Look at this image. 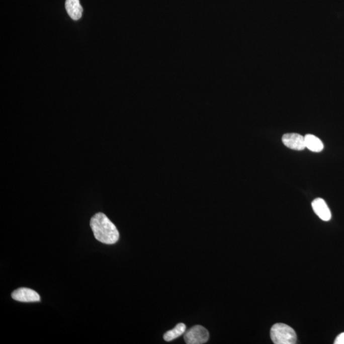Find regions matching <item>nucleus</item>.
I'll return each instance as SVG.
<instances>
[{"label":"nucleus","mask_w":344,"mask_h":344,"mask_svg":"<svg viewBox=\"0 0 344 344\" xmlns=\"http://www.w3.org/2000/svg\"><path fill=\"white\" fill-rule=\"evenodd\" d=\"M91 228L96 239L105 244H114L118 242L119 233L114 224L106 215L95 214L91 219Z\"/></svg>","instance_id":"1"},{"label":"nucleus","mask_w":344,"mask_h":344,"mask_svg":"<svg viewBox=\"0 0 344 344\" xmlns=\"http://www.w3.org/2000/svg\"><path fill=\"white\" fill-rule=\"evenodd\" d=\"M271 336L275 344H295L297 341L295 331L283 323L274 324L271 328Z\"/></svg>","instance_id":"2"},{"label":"nucleus","mask_w":344,"mask_h":344,"mask_svg":"<svg viewBox=\"0 0 344 344\" xmlns=\"http://www.w3.org/2000/svg\"><path fill=\"white\" fill-rule=\"evenodd\" d=\"M209 338L207 329L200 325L192 327L185 334V340L188 344H203L206 343Z\"/></svg>","instance_id":"3"},{"label":"nucleus","mask_w":344,"mask_h":344,"mask_svg":"<svg viewBox=\"0 0 344 344\" xmlns=\"http://www.w3.org/2000/svg\"><path fill=\"white\" fill-rule=\"evenodd\" d=\"M14 300L21 302H37L40 300V296L35 291L32 289L19 288L12 293Z\"/></svg>","instance_id":"4"},{"label":"nucleus","mask_w":344,"mask_h":344,"mask_svg":"<svg viewBox=\"0 0 344 344\" xmlns=\"http://www.w3.org/2000/svg\"><path fill=\"white\" fill-rule=\"evenodd\" d=\"M282 140L287 147L296 150H302L306 148L305 137L298 133H287Z\"/></svg>","instance_id":"5"},{"label":"nucleus","mask_w":344,"mask_h":344,"mask_svg":"<svg viewBox=\"0 0 344 344\" xmlns=\"http://www.w3.org/2000/svg\"><path fill=\"white\" fill-rule=\"evenodd\" d=\"M313 210L319 217L324 221H328L331 218V213L326 203L322 198H316L312 203Z\"/></svg>","instance_id":"6"},{"label":"nucleus","mask_w":344,"mask_h":344,"mask_svg":"<svg viewBox=\"0 0 344 344\" xmlns=\"http://www.w3.org/2000/svg\"><path fill=\"white\" fill-rule=\"evenodd\" d=\"M65 8L67 13L73 20L77 21L82 17L83 9L79 0H66Z\"/></svg>","instance_id":"7"},{"label":"nucleus","mask_w":344,"mask_h":344,"mask_svg":"<svg viewBox=\"0 0 344 344\" xmlns=\"http://www.w3.org/2000/svg\"><path fill=\"white\" fill-rule=\"evenodd\" d=\"M305 146L308 149L314 152H321L323 149L324 145L322 141L319 138L310 134L305 136Z\"/></svg>","instance_id":"8"},{"label":"nucleus","mask_w":344,"mask_h":344,"mask_svg":"<svg viewBox=\"0 0 344 344\" xmlns=\"http://www.w3.org/2000/svg\"><path fill=\"white\" fill-rule=\"evenodd\" d=\"M186 331V326L184 323H179L177 324L175 328L166 332L164 333L163 338L164 340L166 341H170L175 340L179 336L183 335Z\"/></svg>","instance_id":"9"},{"label":"nucleus","mask_w":344,"mask_h":344,"mask_svg":"<svg viewBox=\"0 0 344 344\" xmlns=\"http://www.w3.org/2000/svg\"><path fill=\"white\" fill-rule=\"evenodd\" d=\"M334 344H344V332L341 333L339 335L336 336L335 340L334 341Z\"/></svg>","instance_id":"10"}]
</instances>
